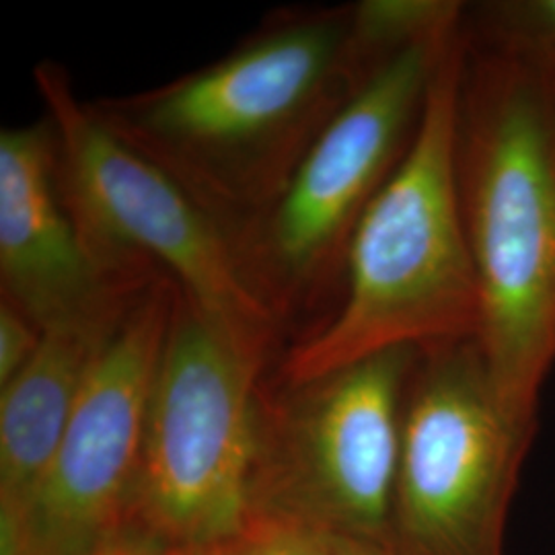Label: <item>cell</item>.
Masks as SVG:
<instances>
[{"instance_id": "ba28073f", "label": "cell", "mask_w": 555, "mask_h": 555, "mask_svg": "<svg viewBox=\"0 0 555 555\" xmlns=\"http://www.w3.org/2000/svg\"><path fill=\"white\" fill-rule=\"evenodd\" d=\"M525 437L476 337L420 352L408 380L387 555H506Z\"/></svg>"}, {"instance_id": "52a82bcc", "label": "cell", "mask_w": 555, "mask_h": 555, "mask_svg": "<svg viewBox=\"0 0 555 555\" xmlns=\"http://www.w3.org/2000/svg\"><path fill=\"white\" fill-rule=\"evenodd\" d=\"M268 362L179 291L130 522L190 547L217 543L245 522Z\"/></svg>"}, {"instance_id": "3957f363", "label": "cell", "mask_w": 555, "mask_h": 555, "mask_svg": "<svg viewBox=\"0 0 555 555\" xmlns=\"http://www.w3.org/2000/svg\"><path fill=\"white\" fill-rule=\"evenodd\" d=\"M463 23L442 52L416 134L358 222L336 315L282 358L298 385L393 348L428 352L479 334V291L456 178Z\"/></svg>"}, {"instance_id": "e0dca14e", "label": "cell", "mask_w": 555, "mask_h": 555, "mask_svg": "<svg viewBox=\"0 0 555 555\" xmlns=\"http://www.w3.org/2000/svg\"><path fill=\"white\" fill-rule=\"evenodd\" d=\"M552 68H554V73H555V64H552Z\"/></svg>"}, {"instance_id": "2e32d148", "label": "cell", "mask_w": 555, "mask_h": 555, "mask_svg": "<svg viewBox=\"0 0 555 555\" xmlns=\"http://www.w3.org/2000/svg\"><path fill=\"white\" fill-rule=\"evenodd\" d=\"M336 555H383L380 552L375 550H369V547H362V545H354V543H348V541H337L336 539Z\"/></svg>"}, {"instance_id": "6da1fadb", "label": "cell", "mask_w": 555, "mask_h": 555, "mask_svg": "<svg viewBox=\"0 0 555 555\" xmlns=\"http://www.w3.org/2000/svg\"><path fill=\"white\" fill-rule=\"evenodd\" d=\"M377 66L358 43L354 7L291 11L202 70L93 107L235 241Z\"/></svg>"}, {"instance_id": "9c48e42d", "label": "cell", "mask_w": 555, "mask_h": 555, "mask_svg": "<svg viewBox=\"0 0 555 555\" xmlns=\"http://www.w3.org/2000/svg\"><path fill=\"white\" fill-rule=\"evenodd\" d=\"M178 293L159 276L119 319L31 496L0 513V555H89L130 520Z\"/></svg>"}, {"instance_id": "5b68a950", "label": "cell", "mask_w": 555, "mask_h": 555, "mask_svg": "<svg viewBox=\"0 0 555 555\" xmlns=\"http://www.w3.org/2000/svg\"><path fill=\"white\" fill-rule=\"evenodd\" d=\"M461 23L380 62L323 128L282 196L233 241L245 278L280 325L313 309L346 274L358 222L410 149Z\"/></svg>"}, {"instance_id": "8992f818", "label": "cell", "mask_w": 555, "mask_h": 555, "mask_svg": "<svg viewBox=\"0 0 555 555\" xmlns=\"http://www.w3.org/2000/svg\"><path fill=\"white\" fill-rule=\"evenodd\" d=\"M417 357L393 348L307 383L263 385L247 516L286 518L387 555Z\"/></svg>"}, {"instance_id": "9a60e30c", "label": "cell", "mask_w": 555, "mask_h": 555, "mask_svg": "<svg viewBox=\"0 0 555 555\" xmlns=\"http://www.w3.org/2000/svg\"><path fill=\"white\" fill-rule=\"evenodd\" d=\"M202 547H190L157 535L137 522H126L116 535L89 555H199Z\"/></svg>"}, {"instance_id": "7c38bea8", "label": "cell", "mask_w": 555, "mask_h": 555, "mask_svg": "<svg viewBox=\"0 0 555 555\" xmlns=\"http://www.w3.org/2000/svg\"><path fill=\"white\" fill-rule=\"evenodd\" d=\"M486 50L555 64V0H511L479 9Z\"/></svg>"}, {"instance_id": "5bb4252c", "label": "cell", "mask_w": 555, "mask_h": 555, "mask_svg": "<svg viewBox=\"0 0 555 555\" xmlns=\"http://www.w3.org/2000/svg\"><path fill=\"white\" fill-rule=\"evenodd\" d=\"M40 327L17 307L0 300V387L11 383L38 352Z\"/></svg>"}, {"instance_id": "277c9868", "label": "cell", "mask_w": 555, "mask_h": 555, "mask_svg": "<svg viewBox=\"0 0 555 555\" xmlns=\"http://www.w3.org/2000/svg\"><path fill=\"white\" fill-rule=\"evenodd\" d=\"M34 80L54 130L62 196L101 270L119 280L171 278L204 315L272 357L282 325L219 222L114 134L59 62H40Z\"/></svg>"}, {"instance_id": "8fae6325", "label": "cell", "mask_w": 555, "mask_h": 555, "mask_svg": "<svg viewBox=\"0 0 555 555\" xmlns=\"http://www.w3.org/2000/svg\"><path fill=\"white\" fill-rule=\"evenodd\" d=\"M134 298L98 318L46 330L27 366L0 387V513L17 511L31 496L105 341Z\"/></svg>"}, {"instance_id": "7a4b0ae2", "label": "cell", "mask_w": 555, "mask_h": 555, "mask_svg": "<svg viewBox=\"0 0 555 555\" xmlns=\"http://www.w3.org/2000/svg\"><path fill=\"white\" fill-rule=\"evenodd\" d=\"M456 178L479 291L477 341L516 428L535 438L555 360V73L481 50L459 89Z\"/></svg>"}, {"instance_id": "4fadbf2b", "label": "cell", "mask_w": 555, "mask_h": 555, "mask_svg": "<svg viewBox=\"0 0 555 555\" xmlns=\"http://www.w3.org/2000/svg\"><path fill=\"white\" fill-rule=\"evenodd\" d=\"M199 555H336V539L276 516L249 515Z\"/></svg>"}, {"instance_id": "30bf717a", "label": "cell", "mask_w": 555, "mask_h": 555, "mask_svg": "<svg viewBox=\"0 0 555 555\" xmlns=\"http://www.w3.org/2000/svg\"><path fill=\"white\" fill-rule=\"evenodd\" d=\"M159 278V276H157ZM107 276L60 190L50 119L0 132V286L41 332L128 305L153 280Z\"/></svg>"}]
</instances>
